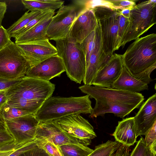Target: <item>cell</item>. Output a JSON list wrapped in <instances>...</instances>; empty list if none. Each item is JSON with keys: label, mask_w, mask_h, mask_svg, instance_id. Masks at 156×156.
Wrapping results in <instances>:
<instances>
[{"label": "cell", "mask_w": 156, "mask_h": 156, "mask_svg": "<svg viewBox=\"0 0 156 156\" xmlns=\"http://www.w3.org/2000/svg\"><path fill=\"white\" fill-rule=\"evenodd\" d=\"M79 88L96 101L95 107L89 115L92 118L103 117L106 113H112L123 118L138 108L144 99V96L139 93L85 84Z\"/></svg>", "instance_id": "6da1fadb"}, {"label": "cell", "mask_w": 156, "mask_h": 156, "mask_svg": "<svg viewBox=\"0 0 156 156\" xmlns=\"http://www.w3.org/2000/svg\"><path fill=\"white\" fill-rule=\"evenodd\" d=\"M55 89V84L50 81L25 76L6 91L5 104L35 115Z\"/></svg>", "instance_id": "7a4b0ae2"}, {"label": "cell", "mask_w": 156, "mask_h": 156, "mask_svg": "<svg viewBox=\"0 0 156 156\" xmlns=\"http://www.w3.org/2000/svg\"><path fill=\"white\" fill-rule=\"evenodd\" d=\"M89 96L63 97H51L43 103L35 115L40 122L51 121L73 114H91Z\"/></svg>", "instance_id": "3957f363"}, {"label": "cell", "mask_w": 156, "mask_h": 156, "mask_svg": "<svg viewBox=\"0 0 156 156\" xmlns=\"http://www.w3.org/2000/svg\"><path fill=\"white\" fill-rule=\"evenodd\" d=\"M123 67L135 76L156 64V34L138 38L122 55Z\"/></svg>", "instance_id": "277c9868"}, {"label": "cell", "mask_w": 156, "mask_h": 156, "mask_svg": "<svg viewBox=\"0 0 156 156\" xmlns=\"http://www.w3.org/2000/svg\"><path fill=\"white\" fill-rule=\"evenodd\" d=\"M58 55L62 59L68 77L72 81L80 84L86 71L85 53L81 43L70 37L55 41Z\"/></svg>", "instance_id": "5b68a950"}, {"label": "cell", "mask_w": 156, "mask_h": 156, "mask_svg": "<svg viewBox=\"0 0 156 156\" xmlns=\"http://www.w3.org/2000/svg\"><path fill=\"white\" fill-rule=\"evenodd\" d=\"M156 0L141 2L130 10L129 23L120 41L119 48L136 40L156 24Z\"/></svg>", "instance_id": "8992f818"}, {"label": "cell", "mask_w": 156, "mask_h": 156, "mask_svg": "<svg viewBox=\"0 0 156 156\" xmlns=\"http://www.w3.org/2000/svg\"><path fill=\"white\" fill-rule=\"evenodd\" d=\"M91 9L100 25L102 52L106 55L112 56L117 50L120 12L103 5H96Z\"/></svg>", "instance_id": "52a82bcc"}, {"label": "cell", "mask_w": 156, "mask_h": 156, "mask_svg": "<svg viewBox=\"0 0 156 156\" xmlns=\"http://www.w3.org/2000/svg\"><path fill=\"white\" fill-rule=\"evenodd\" d=\"M30 64L20 49L11 41L0 50V78L21 80L26 76Z\"/></svg>", "instance_id": "ba28073f"}, {"label": "cell", "mask_w": 156, "mask_h": 156, "mask_svg": "<svg viewBox=\"0 0 156 156\" xmlns=\"http://www.w3.org/2000/svg\"><path fill=\"white\" fill-rule=\"evenodd\" d=\"M84 9L76 4L63 5L53 16L48 27V40L56 41L66 37L79 14Z\"/></svg>", "instance_id": "9c48e42d"}, {"label": "cell", "mask_w": 156, "mask_h": 156, "mask_svg": "<svg viewBox=\"0 0 156 156\" xmlns=\"http://www.w3.org/2000/svg\"><path fill=\"white\" fill-rule=\"evenodd\" d=\"M60 129L68 135L90 144L97 136L94 128L80 114H73L53 121Z\"/></svg>", "instance_id": "30bf717a"}, {"label": "cell", "mask_w": 156, "mask_h": 156, "mask_svg": "<svg viewBox=\"0 0 156 156\" xmlns=\"http://www.w3.org/2000/svg\"><path fill=\"white\" fill-rule=\"evenodd\" d=\"M6 129L15 141L16 144L20 145L35 139L39 121L34 115L5 120Z\"/></svg>", "instance_id": "8fae6325"}, {"label": "cell", "mask_w": 156, "mask_h": 156, "mask_svg": "<svg viewBox=\"0 0 156 156\" xmlns=\"http://www.w3.org/2000/svg\"><path fill=\"white\" fill-rule=\"evenodd\" d=\"M35 139L51 142L58 146L68 144H80L86 146L89 145L68 135L57 126L53 121L39 122Z\"/></svg>", "instance_id": "7c38bea8"}, {"label": "cell", "mask_w": 156, "mask_h": 156, "mask_svg": "<svg viewBox=\"0 0 156 156\" xmlns=\"http://www.w3.org/2000/svg\"><path fill=\"white\" fill-rule=\"evenodd\" d=\"M16 44L28 61L30 67L58 54L56 47L48 39Z\"/></svg>", "instance_id": "4fadbf2b"}, {"label": "cell", "mask_w": 156, "mask_h": 156, "mask_svg": "<svg viewBox=\"0 0 156 156\" xmlns=\"http://www.w3.org/2000/svg\"><path fill=\"white\" fill-rule=\"evenodd\" d=\"M65 71L62 60L57 54L30 67L25 76L49 81L52 78L60 76Z\"/></svg>", "instance_id": "5bb4252c"}, {"label": "cell", "mask_w": 156, "mask_h": 156, "mask_svg": "<svg viewBox=\"0 0 156 156\" xmlns=\"http://www.w3.org/2000/svg\"><path fill=\"white\" fill-rule=\"evenodd\" d=\"M123 67L122 55L113 54L108 62L97 73L92 85L111 88L120 76Z\"/></svg>", "instance_id": "9a60e30c"}, {"label": "cell", "mask_w": 156, "mask_h": 156, "mask_svg": "<svg viewBox=\"0 0 156 156\" xmlns=\"http://www.w3.org/2000/svg\"><path fill=\"white\" fill-rule=\"evenodd\" d=\"M156 121V94L149 97L134 117L136 136L145 135Z\"/></svg>", "instance_id": "2e32d148"}, {"label": "cell", "mask_w": 156, "mask_h": 156, "mask_svg": "<svg viewBox=\"0 0 156 156\" xmlns=\"http://www.w3.org/2000/svg\"><path fill=\"white\" fill-rule=\"evenodd\" d=\"M98 23L92 9L80 12L75 20L69 35L75 41L81 43L96 28Z\"/></svg>", "instance_id": "e0dca14e"}, {"label": "cell", "mask_w": 156, "mask_h": 156, "mask_svg": "<svg viewBox=\"0 0 156 156\" xmlns=\"http://www.w3.org/2000/svg\"><path fill=\"white\" fill-rule=\"evenodd\" d=\"M102 41L99 42L91 52L86 64L84 84L91 86L98 72L109 61L112 56L106 55L102 52Z\"/></svg>", "instance_id": "ac0fdd59"}, {"label": "cell", "mask_w": 156, "mask_h": 156, "mask_svg": "<svg viewBox=\"0 0 156 156\" xmlns=\"http://www.w3.org/2000/svg\"><path fill=\"white\" fill-rule=\"evenodd\" d=\"M55 11L31 28L15 38L16 44L39 41L48 39L46 32Z\"/></svg>", "instance_id": "d6986e66"}, {"label": "cell", "mask_w": 156, "mask_h": 156, "mask_svg": "<svg viewBox=\"0 0 156 156\" xmlns=\"http://www.w3.org/2000/svg\"><path fill=\"white\" fill-rule=\"evenodd\" d=\"M112 135L116 141L122 144L129 147L133 145L137 137L135 132L134 117L119 121Z\"/></svg>", "instance_id": "ffe728a7"}, {"label": "cell", "mask_w": 156, "mask_h": 156, "mask_svg": "<svg viewBox=\"0 0 156 156\" xmlns=\"http://www.w3.org/2000/svg\"><path fill=\"white\" fill-rule=\"evenodd\" d=\"M111 88L129 92L139 93L148 90V84L131 75L123 67L121 74L112 84Z\"/></svg>", "instance_id": "44dd1931"}, {"label": "cell", "mask_w": 156, "mask_h": 156, "mask_svg": "<svg viewBox=\"0 0 156 156\" xmlns=\"http://www.w3.org/2000/svg\"><path fill=\"white\" fill-rule=\"evenodd\" d=\"M21 2L29 11L36 12L55 11L63 5L64 1L56 0H22Z\"/></svg>", "instance_id": "7402d4cb"}, {"label": "cell", "mask_w": 156, "mask_h": 156, "mask_svg": "<svg viewBox=\"0 0 156 156\" xmlns=\"http://www.w3.org/2000/svg\"><path fill=\"white\" fill-rule=\"evenodd\" d=\"M101 41L100 25L98 22L96 29L87 36L80 43L86 57V64L90 54L97 44Z\"/></svg>", "instance_id": "603a6c76"}, {"label": "cell", "mask_w": 156, "mask_h": 156, "mask_svg": "<svg viewBox=\"0 0 156 156\" xmlns=\"http://www.w3.org/2000/svg\"><path fill=\"white\" fill-rule=\"evenodd\" d=\"M59 147L63 156H88L94 150L80 144H68Z\"/></svg>", "instance_id": "cb8c5ba5"}, {"label": "cell", "mask_w": 156, "mask_h": 156, "mask_svg": "<svg viewBox=\"0 0 156 156\" xmlns=\"http://www.w3.org/2000/svg\"><path fill=\"white\" fill-rule=\"evenodd\" d=\"M26 12L18 20L6 29L10 38L27 25L31 20L36 18L43 12Z\"/></svg>", "instance_id": "d4e9b609"}, {"label": "cell", "mask_w": 156, "mask_h": 156, "mask_svg": "<svg viewBox=\"0 0 156 156\" xmlns=\"http://www.w3.org/2000/svg\"><path fill=\"white\" fill-rule=\"evenodd\" d=\"M5 104L0 108L5 120H10L24 116L34 115L20 108L9 106Z\"/></svg>", "instance_id": "484cf974"}, {"label": "cell", "mask_w": 156, "mask_h": 156, "mask_svg": "<svg viewBox=\"0 0 156 156\" xmlns=\"http://www.w3.org/2000/svg\"><path fill=\"white\" fill-rule=\"evenodd\" d=\"M136 0H106V5L121 12L126 9H131L136 4Z\"/></svg>", "instance_id": "4316f807"}, {"label": "cell", "mask_w": 156, "mask_h": 156, "mask_svg": "<svg viewBox=\"0 0 156 156\" xmlns=\"http://www.w3.org/2000/svg\"><path fill=\"white\" fill-rule=\"evenodd\" d=\"M15 144V140L7 129H0V150H10Z\"/></svg>", "instance_id": "83f0119b"}, {"label": "cell", "mask_w": 156, "mask_h": 156, "mask_svg": "<svg viewBox=\"0 0 156 156\" xmlns=\"http://www.w3.org/2000/svg\"><path fill=\"white\" fill-rule=\"evenodd\" d=\"M36 140L38 146L43 148L49 156H63L59 146L49 142Z\"/></svg>", "instance_id": "f1b7e54d"}, {"label": "cell", "mask_w": 156, "mask_h": 156, "mask_svg": "<svg viewBox=\"0 0 156 156\" xmlns=\"http://www.w3.org/2000/svg\"><path fill=\"white\" fill-rule=\"evenodd\" d=\"M55 11L54 10H50L43 12L40 15L31 20L23 28L17 32L12 37L15 38L26 32Z\"/></svg>", "instance_id": "f546056e"}, {"label": "cell", "mask_w": 156, "mask_h": 156, "mask_svg": "<svg viewBox=\"0 0 156 156\" xmlns=\"http://www.w3.org/2000/svg\"><path fill=\"white\" fill-rule=\"evenodd\" d=\"M18 156H49L43 148L39 147L38 146L36 140V143L31 148Z\"/></svg>", "instance_id": "4dcf8cb0"}, {"label": "cell", "mask_w": 156, "mask_h": 156, "mask_svg": "<svg viewBox=\"0 0 156 156\" xmlns=\"http://www.w3.org/2000/svg\"><path fill=\"white\" fill-rule=\"evenodd\" d=\"M128 18L121 14L120 15L118 32V46L117 50L119 48V44L129 23Z\"/></svg>", "instance_id": "1f68e13d"}, {"label": "cell", "mask_w": 156, "mask_h": 156, "mask_svg": "<svg viewBox=\"0 0 156 156\" xmlns=\"http://www.w3.org/2000/svg\"><path fill=\"white\" fill-rule=\"evenodd\" d=\"M146 150L144 139L141 136L130 156H145Z\"/></svg>", "instance_id": "d6a6232c"}, {"label": "cell", "mask_w": 156, "mask_h": 156, "mask_svg": "<svg viewBox=\"0 0 156 156\" xmlns=\"http://www.w3.org/2000/svg\"><path fill=\"white\" fill-rule=\"evenodd\" d=\"M144 135V139L147 147H149L156 142V121Z\"/></svg>", "instance_id": "836d02e7"}, {"label": "cell", "mask_w": 156, "mask_h": 156, "mask_svg": "<svg viewBox=\"0 0 156 156\" xmlns=\"http://www.w3.org/2000/svg\"><path fill=\"white\" fill-rule=\"evenodd\" d=\"M114 142V141L108 140L105 143L96 146L93 152L88 156H99L111 146Z\"/></svg>", "instance_id": "e575fe53"}, {"label": "cell", "mask_w": 156, "mask_h": 156, "mask_svg": "<svg viewBox=\"0 0 156 156\" xmlns=\"http://www.w3.org/2000/svg\"><path fill=\"white\" fill-rule=\"evenodd\" d=\"M10 38L6 29L0 26V50L12 41Z\"/></svg>", "instance_id": "d590c367"}, {"label": "cell", "mask_w": 156, "mask_h": 156, "mask_svg": "<svg viewBox=\"0 0 156 156\" xmlns=\"http://www.w3.org/2000/svg\"><path fill=\"white\" fill-rule=\"evenodd\" d=\"M21 80H9L0 78V92L6 91L12 86L19 82Z\"/></svg>", "instance_id": "8d00e7d4"}, {"label": "cell", "mask_w": 156, "mask_h": 156, "mask_svg": "<svg viewBox=\"0 0 156 156\" xmlns=\"http://www.w3.org/2000/svg\"><path fill=\"white\" fill-rule=\"evenodd\" d=\"M129 151V146L122 144L111 156H126Z\"/></svg>", "instance_id": "74e56055"}, {"label": "cell", "mask_w": 156, "mask_h": 156, "mask_svg": "<svg viewBox=\"0 0 156 156\" xmlns=\"http://www.w3.org/2000/svg\"><path fill=\"white\" fill-rule=\"evenodd\" d=\"M7 5L5 2H0V26L2 23L6 12Z\"/></svg>", "instance_id": "f35d334b"}, {"label": "cell", "mask_w": 156, "mask_h": 156, "mask_svg": "<svg viewBox=\"0 0 156 156\" xmlns=\"http://www.w3.org/2000/svg\"><path fill=\"white\" fill-rule=\"evenodd\" d=\"M5 91L0 92V108L4 105L7 101Z\"/></svg>", "instance_id": "ab89813d"}, {"label": "cell", "mask_w": 156, "mask_h": 156, "mask_svg": "<svg viewBox=\"0 0 156 156\" xmlns=\"http://www.w3.org/2000/svg\"><path fill=\"white\" fill-rule=\"evenodd\" d=\"M16 147L9 150H0V156H9L14 151Z\"/></svg>", "instance_id": "60d3db41"}, {"label": "cell", "mask_w": 156, "mask_h": 156, "mask_svg": "<svg viewBox=\"0 0 156 156\" xmlns=\"http://www.w3.org/2000/svg\"><path fill=\"white\" fill-rule=\"evenodd\" d=\"M0 129H6V127L5 123V120L3 116L2 113L0 110Z\"/></svg>", "instance_id": "b9f144b4"}, {"label": "cell", "mask_w": 156, "mask_h": 156, "mask_svg": "<svg viewBox=\"0 0 156 156\" xmlns=\"http://www.w3.org/2000/svg\"><path fill=\"white\" fill-rule=\"evenodd\" d=\"M131 9H126L122 10L120 12V14L126 18H129V16Z\"/></svg>", "instance_id": "7bdbcfd3"}, {"label": "cell", "mask_w": 156, "mask_h": 156, "mask_svg": "<svg viewBox=\"0 0 156 156\" xmlns=\"http://www.w3.org/2000/svg\"><path fill=\"white\" fill-rule=\"evenodd\" d=\"M145 156H156V155L151 152L149 148L147 147Z\"/></svg>", "instance_id": "ee69618b"}, {"label": "cell", "mask_w": 156, "mask_h": 156, "mask_svg": "<svg viewBox=\"0 0 156 156\" xmlns=\"http://www.w3.org/2000/svg\"><path fill=\"white\" fill-rule=\"evenodd\" d=\"M129 151L126 154V156H129Z\"/></svg>", "instance_id": "f6af8a7d"}]
</instances>
